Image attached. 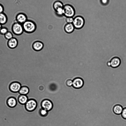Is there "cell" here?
<instances>
[{"label":"cell","mask_w":126,"mask_h":126,"mask_svg":"<svg viewBox=\"0 0 126 126\" xmlns=\"http://www.w3.org/2000/svg\"><path fill=\"white\" fill-rule=\"evenodd\" d=\"M48 113V111L43 109H42L40 111V114L43 116H46Z\"/></svg>","instance_id":"23"},{"label":"cell","mask_w":126,"mask_h":126,"mask_svg":"<svg viewBox=\"0 0 126 126\" xmlns=\"http://www.w3.org/2000/svg\"><path fill=\"white\" fill-rule=\"evenodd\" d=\"M7 103L10 107L13 108L15 107L16 105L17 102L16 99L13 97H11L7 100Z\"/></svg>","instance_id":"12"},{"label":"cell","mask_w":126,"mask_h":126,"mask_svg":"<svg viewBox=\"0 0 126 126\" xmlns=\"http://www.w3.org/2000/svg\"><path fill=\"white\" fill-rule=\"evenodd\" d=\"M25 105L26 108L28 111H32L36 109L37 103L34 100L30 99L28 100Z\"/></svg>","instance_id":"5"},{"label":"cell","mask_w":126,"mask_h":126,"mask_svg":"<svg viewBox=\"0 0 126 126\" xmlns=\"http://www.w3.org/2000/svg\"><path fill=\"white\" fill-rule=\"evenodd\" d=\"M121 63L120 59L117 57H113L110 61V66L113 68L118 67L120 65Z\"/></svg>","instance_id":"11"},{"label":"cell","mask_w":126,"mask_h":126,"mask_svg":"<svg viewBox=\"0 0 126 126\" xmlns=\"http://www.w3.org/2000/svg\"><path fill=\"white\" fill-rule=\"evenodd\" d=\"M22 25L24 31L27 33L32 32L36 29V25L35 23L31 20H27Z\"/></svg>","instance_id":"1"},{"label":"cell","mask_w":126,"mask_h":126,"mask_svg":"<svg viewBox=\"0 0 126 126\" xmlns=\"http://www.w3.org/2000/svg\"><path fill=\"white\" fill-rule=\"evenodd\" d=\"M28 20L26 15L23 13L18 14L16 17L17 22L20 23L22 24Z\"/></svg>","instance_id":"9"},{"label":"cell","mask_w":126,"mask_h":126,"mask_svg":"<svg viewBox=\"0 0 126 126\" xmlns=\"http://www.w3.org/2000/svg\"><path fill=\"white\" fill-rule=\"evenodd\" d=\"M75 28L72 23H67L65 25L64 29L65 31L68 33L72 32Z\"/></svg>","instance_id":"13"},{"label":"cell","mask_w":126,"mask_h":126,"mask_svg":"<svg viewBox=\"0 0 126 126\" xmlns=\"http://www.w3.org/2000/svg\"><path fill=\"white\" fill-rule=\"evenodd\" d=\"M5 38L8 40H9L14 37L13 33L10 31H8L4 35Z\"/></svg>","instance_id":"21"},{"label":"cell","mask_w":126,"mask_h":126,"mask_svg":"<svg viewBox=\"0 0 126 126\" xmlns=\"http://www.w3.org/2000/svg\"><path fill=\"white\" fill-rule=\"evenodd\" d=\"M18 44V41L17 39L13 37L8 40L7 42V45L10 48L14 49L16 48Z\"/></svg>","instance_id":"10"},{"label":"cell","mask_w":126,"mask_h":126,"mask_svg":"<svg viewBox=\"0 0 126 126\" xmlns=\"http://www.w3.org/2000/svg\"><path fill=\"white\" fill-rule=\"evenodd\" d=\"M2 27V25L0 24V31Z\"/></svg>","instance_id":"29"},{"label":"cell","mask_w":126,"mask_h":126,"mask_svg":"<svg viewBox=\"0 0 126 126\" xmlns=\"http://www.w3.org/2000/svg\"><path fill=\"white\" fill-rule=\"evenodd\" d=\"M84 84L83 80L80 78H77L73 80L72 86L74 88L79 89L82 87Z\"/></svg>","instance_id":"7"},{"label":"cell","mask_w":126,"mask_h":126,"mask_svg":"<svg viewBox=\"0 0 126 126\" xmlns=\"http://www.w3.org/2000/svg\"><path fill=\"white\" fill-rule=\"evenodd\" d=\"M74 19V17H66L65 21L67 23H72Z\"/></svg>","instance_id":"24"},{"label":"cell","mask_w":126,"mask_h":126,"mask_svg":"<svg viewBox=\"0 0 126 126\" xmlns=\"http://www.w3.org/2000/svg\"><path fill=\"white\" fill-rule=\"evenodd\" d=\"M29 92V88L26 86H22L21 88L18 92L20 94L26 95Z\"/></svg>","instance_id":"19"},{"label":"cell","mask_w":126,"mask_h":126,"mask_svg":"<svg viewBox=\"0 0 126 126\" xmlns=\"http://www.w3.org/2000/svg\"><path fill=\"white\" fill-rule=\"evenodd\" d=\"M64 5L62 1L57 0L55 1L53 3V7L55 11L59 8L63 7Z\"/></svg>","instance_id":"17"},{"label":"cell","mask_w":126,"mask_h":126,"mask_svg":"<svg viewBox=\"0 0 126 126\" xmlns=\"http://www.w3.org/2000/svg\"><path fill=\"white\" fill-rule=\"evenodd\" d=\"M7 17L4 13H0V24L2 25L5 24L7 22Z\"/></svg>","instance_id":"18"},{"label":"cell","mask_w":126,"mask_h":126,"mask_svg":"<svg viewBox=\"0 0 126 126\" xmlns=\"http://www.w3.org/2000/svg\"><path fill=\"white\" fill-rule=\"evenodd\" d=\"M32 47L35 50L39 51L41 50L43 47V44L41 42L36 41L33 44Z\"/></svg>","instance_id":"14"},{"label":"cell","mask_w":126,"mask_h":126,"mask_svg":"<svg viewBox=\"0 0 126 126\" xmlns=\"http://www.w3.org/2000/svg\"><path fill=\"white\" fill-rule=\"evenodd\" d=\"M41 105L42 109L48 111L52 109L53 106L52 102L47 99L43 101L41 103Z\"/></svg>","instance_id":"6"},{"label":"cell","mask_w":126,"mask_h":126,"mask_svg":"<svg viewBox=\"0 0 126 126\" xmlns=\"http://www.w3.org/2000/svg\"><path fill=\"white\" fill-rule=\"evenodd\" d=\"M28 100V98L26 95L20 94L18 98V102L22 104H25Z\"/></svg>","instance_id":"16"},{"label":"cell","mask_w":126,"mask_h":126,"mask_svg":"<svg viewBox=\"0 0 126 126\" xmlns=\"http://www.w3.org/2000/svg\"><path fill=\"white\" fill-rule=\"evenodd\" d=\"M121 114L123 118L126 119V108L123 109Z\"/></svg>","instance_id":"25"},{"label":"cell","mask_w":126,"mask_h":126,"mask_svg":"<svg viewBox=\"0 0 126 126\" xmlns=\"http://www.w3.org/2000/svg\"><path fill=\"white\" fill-rule=\"evenodd\" d=\"M64 16L66 17H73L76 14L75 9L74 7L69 4L64 5L63 7Z\"/></svg>","instance_id":"2"},{"label":"cell","mask_w":126,"mask_h":126,"mask_svg":"<svg viewBox=\"0 0 126 126\" xmlns=\"http://www.w3.org/2000/svg\"><path fill=\"white\" fill-rule=\"evenodd\" d=\"M12 31L15 35H21L24 31L22 24L17 22H15L12 26Z\"/></svg>","instance_id":"4"},{"label":"cell","mask_w":126,"mask_h":126,"mask_svg":"<svg viewBox=\"0 0 126 126\" xmlns=\"http://www.w3.org/2000/svg\"><path fill=\"white\" fill-rule=\"evenodd\" d=\"M101 3L103 5H107L109 3V0H100Z\"/></svg>","instance_id":"26"},{"label":"cell","mask_w":126,"mask_h":126,"mask_svg":"<svg viewBox=\"0 0 126 126\" xmlns=\"http://www.w3.org/2000/svg\"><path fill=\"white\" fill-rule=\"evenodd\" d=\"M4 10L3 6L0 3V13H3Z\"/></svg>","instance_id":"28"},{"label":"cell","mask_w":126,"mask_h":126,"mask_svg":"<svg viewBox=\"0 0 126 126\" xmlns=\"http://www.w3.org/2000/svg\"><path fill=\"white\" fill-rule=\"evenodd\" d=\"M123 109L120 105H117L115 106L113 109L114 113L117 115L121 114Z\"/></svg>","instance_id":"15"},{"label":"cell","mask_w":126,"mask_h":126,"mask_svg":"<svg viewBox=\"0 0 126 126\" xmlns=\"http://www.w3.org/2000/svg\"><path fill=\"white\" fill-rule=\"evenodd\" d=\"M21 87L20 83L17 82H14L10 85L9 89L12 92L16 93L19 92Z\"/></svg>","instance_id":"8"},{"label":"cell","mask_w":126,"mask_h":126,"mask_svg":"<svg viewBox=\"0 0 126 126\" xmlns=\"http://www.w3.org/2000/svg\"><path fill=\"white\" fill-rule=\"evenodd\" d=\"M55 11L56 14L58 16H64V10L63 7L59 8Z\"/></svg>","instance_id":"20"},{"label":"cell","mask_w":126,"mask_h":126,"mask_svg":"<svg viewBox=\"0 0 126 126\" xmlns=\"http://www.w3.org/2000/svg\"><path fill=\"white\" fill-rule=\"evenodd\" d=\"M85 23V19L81 16H77L74 17L72 24L76 29H80L82 28L84 26Z\"/></svg>","instance_id":"3"},{"label":"cell","mask_w":126,"mask_h":126,"mask_svg":"<svg viewBox=\"0 0 126 126\" xmlns=\"http://www.w3.org/2000/svg\"><path fill=\"white\" fill-rule=\"evenodd\" d=\"M73 81L71 79H68L66 82V85L68 86H71L72 85Z\"/></svg>","instance_id":"27"},{"label":"cell","mask_w":126,"mask_h":126,"mask_svg":"<svg viewBox=\"0 0 126 126\" xmlns=\"http://www.w3.org/2000/svg\"><path fill=\"white\" fill-rule=\"evenodd\" d=\"M8 31V29L7 28L5 27H2L0 31V33L1 34L4 35Z\"/></svg>","instance_id":"22"}]
</instances>
